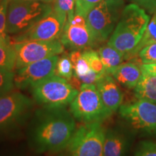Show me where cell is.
Wrapping results in <instances>:
<instances>
[{"instance_id":"cell-10","label":"cell","mask_w":156,"mask_h":156,"mask_svg":"<svg viewBox=\"0 0 156 156\" xmlns=\"http://www.w3.org/2000/svg\"><path fill=\"white\" fill-rule=\"evenodd\" d=\"M12 44L16 54L15 69H20L44 58L58 55L64 51V46L59 39L54 41H28Z\"/></svg>"},{"instance_id":"cell-25","label":"cell","mask_w":156,"mask_h":156,"mask_svg":"<svg viewBox=\"0 0 156 156\" xmlns=\"http://www.w3.org/2000/svg\"><path fill=\"white\" fill-rule=\"evenodd\" d=\"M75 0H54L53 10L71 18L75 15Z\"/></svg>"},{"instance_id":"cell-33","label":"cell","mask_w":156,"mask_h":156,"mask_svg":"<svg viewBox=\"0 0 156 156\" xmlns=\"http://www.w3.org/2000/svg\"><path fill=\"white\" fill-rule=\"evenodd\" d=\"M9 1H12V0H9ZM23 1H34V2H47L49 3L53 0H23Z\"/></svg>"},{"instance_id":"cell-1","label":"cell","mask_w":156,"mask_h":156,"mask_svg":"<svg viewBox=\"0 0 156 156\" xmlns=\"http://www.w3.org/2000/svg\"><path fill=\"white\" fill-rule=\"evenodd\" d=\"M76 129L75 119L67 108L41 107L29 124L28 143L38 154L58 153L66 150Z\"/></svg>"},{"instance_id":"cell-30","label":"cell","mask_w":156,"mask_h":156,"mask_svg":"<svg viewBox=\"0 0 156 156\" xmlns=\"http://www.w3.org/2000/svg\"><path fill=\"white\" fill-rule=\"evenodd\" d=\"M132 3L140 6L150 13H154L156 10V0H129Z\"/></svg>"},{"instance_id":"cell-26","label":"cell","mask_w":156,"mask_h":156,"mask_svg":"<svg viewBox=\"0 0 156 156\" xmlns=\"http://www.w3.org/2000/svg\"><path fill=\"white\" fill-rule=\"evenodd\" d=\"M134 156H156V141L144 140L140 142Z\"/></svg>"},{"instance_id":"cell-11","label":"cell","mask_w":156,"mask_h":156,"mask_svg":"<svg viewBox=\"0 0 156 156\" xmlns=\"http://www.w3.org/2000/svg\"><path fill=\"white\" fill-rule=\"evenodd\" d=\"M59 40L71 51L90 49L98 44L87 24L86 17L76 13L71 18H67Z\"/></svg>"},{"instance_id":"cell-24","label":"cell","mask_w":156,"mask_h":156,"mask_svg":"<svg viewBox=\"0 0 156 156\" xmlns=\"http://www.w3.org/2000/svg\"><path fill=\"white\" fill-rule=\"evenodd\" d=\"M82 55L87 62L90 67L93 71L98 74L106 73L104 66H103L99 54L96 51L90 48V49L85 50L82 52Z\"/></svg>"},{"instance_id":"cell-35","label":"cell","mask_w":156,"mask_h":156,"mask_svg":"<svg viewBox=\"0 0 156 156\" xmlns=\"http://www.w3.org/2000/svg\"><path fill=\"white\" fill-rule=\"evenodd\" d=\"M0 1H1V2H2V1H3V0H0Z\"/></svg>"},{"instance_id":"cell-28","label":"cell","mask_w":156,"mask_h":156,"mask_svg":"<svg viewBox=\"0 0 156 156\" xmlns=\"http://www.w3.org/2000/svg\"><path fill=\"white\" fill-rule=\"evenodd\" d=\"M142 64L156 63V43L145 46L137 54Z\"/></svg>"},{"instance_id":"cell-19","label":"cell","mask_w":156,"mask_h":156,"mask_svg":"<svg viewBox=\"0 0 156 156\" xmlns=\"http://www.w3.org/2000/svg\"><path fill=\"white\" fill-rule=\"evenodd\" d=\"M156 43V10L154 12L153 17L148 23L147 28L144 33L143 36L140 41L138 43L134 50L126 56L125 59H131L137 56L140 51L145 46Z\"/></svg>"},{"instance_id":"cell-20","label":"cell","mask_w":156,"mask_h":156,"mask_svg":"<svg viewBox=\"0 0 156 156\" xmlns=\"http://www.w3.org/2000/svg\"><path fill=\"white\" fill-rule=\"evenodd\" d=\"M16 54L14 45L11 41L0 44V68L14 71L15 69Z\"/></svg>"},{"instance_id":"cell-29","label":"cell","mask_w":156,"mask_h":156,"mask_svg":"<svg viewBox=\"0 0 156 156\" xmlns=\"http://www.w3.org/2000/svg\"><path fill=\"white\" fill-rule=\"evenodd\" d=\"M9 2V0H3L0 5V34L2 36H7L6 32V27H7V16Z\"/></svg>"},{"instance_id":"cell-22","label":"cell","mask_w":156,"mask_h":156,"mask_svg":"<svg viewBox=\"0 0 156 156\" xmlns=\"http://www.w3.org/2000/svg\"><path fill=\"white\" fill-rule=\"evenodd\" d=\"M15 72L0 68V98L12 92L15 86Z\"/></svg>"},{"instance_id":"cell-17","label":"cell","mask_w":156,"mask_h":156,"mask_svg":"<svg viewBox=\"0 0 156 156\" xmlns=\"http://www.w3.org/2000/svg\"><path fill=\"white\" fill-rule=\"evenodd\" d=\"M134 93L138 100L156 104V75L142 68L141 77L134 87Z\"/></svg>"},{"instance_id":"cell-21","label":"cell","mask_w":156,"mask_h":156,"mask_svg":"<svg viewBox=\"0 0 156 156\" xmlns=\"http://www.w3.org/2000/svg\"><path fill=\"white\" fill-rule=\"evenodd\" d=\"M69 56L73 64L74 75L77 78L84 77L92 70L87 62L82 55L80 51H72L71 53L69 54Z\"/></svg>"},{"instance_id":"cell-9","label":"cell","mask_w":156,"mask_h":156,"mask_svg":"<svg viewBox=\"0 0 156 156\" xmlns=\"http://www.w3.org/2000/svg\"><path fill=\"white\" fill-rule=\"evenodd\" d=\"M120 116L132 129L142 134L156 136V104L138 100L122 104L119 108Z\"/></svg>"},{"instance_id":"cell-7","label":"cell","mask_w":156,"mask_h":156,"mask_svg":"<svg viewBox=\"0 0 156 156\" xmlns=\"http://www.w3.org/2000/svg\"><path fill=\"white\" fill-rule=\"evenodd\" d=\"M124 0H103L86 17L97 44L106 41L116 28L124 8Z\"/></svg>"},{"instance_id":"cell-18","label":"cell","mask_w":156,"mask_h":156,"mask_svg":"<svg viewBox=\"0 0 156 156\" xmlns=\"http://www.w3.org/2000/svg\"><path fill=\"white\" fill-rule=\"evenodd\" d=\"M98 53L104 66L106 73L108 74H111L124 60V54L108 44L101 46Z\"/></svg>"},{"instance_id":"cell-8","label":"cell","mask_w":156,"mask_h":156,"mask_svg":"<svg viewBox=\"0 0 156 156\" xmlns=\"http://www.w3.org/2000/svg\"><path fill=\"white\" fill-rule=\"evenodd\" d=\"M105 132L101 122L81 124L66 148L67 153L69 156H104Z\"/></svg>"},{"instance_id":"cell-6","label":"cell","mask_w":156,"mask_h":156,"mask_svg":"<svg viewBox=\"0 0 156 156\" xmlns=\"http://www.w3.org/2000/svg\"><path fill=\"white\" fill-rule=\"evenodd\" d=\"M35 101L20 91L0 98V134L20 126L32 115Z\"/></svg>"},{"instance_id":"cell-31","label":"cell","mask_w":156,"mask_h":156,"mask_svg":"<svg viewBox=\"0 0 156 156\" xmlns=\"http://www.w3.org/2000/svg\"><path fill=\"white\" fill-rule=\"evenodd\" d=\"M141 67L142 69L147 70L150 73L156 75V63L154 64H141Z\"/></svg>"},{"instance_id":"cell-13","label":"cell","mask_w":156,"mask_h":156,"mask_svg":"<svg viewBox=\"0 0 156 156\" xmlns=\"http://www.w3.org/2000/svg\"><path fill=\"white\" fill-rule=\"evenodd\" d=\"M58 57V55L51 56L16 69L14 80L15 87L21 90L30 88L39 82L55 75Z\"/></svg>"},{"instance_id":"cell-4","label":"cell","mask_w":156,"mask_h":156,"mask_svg":"<svg viewBox=\"0 0 156 156\" xmlns=\"http://www.w3.org/2000/svg\"><path fill=\"white\" fill-rule=\"evenodd\" d=\"M34 100L44 108H67L79 91L67 80L54 75L30 87Z\"/></svg>"},{"instance_id":"cell-14","label":"cell","mask_w":156,"mask_h":156,"mask_svg":"<svg viewBox=\"0 0 156 156\" xmlns=\"http://www.w3.org/2000/svg\"><path fill=\"white\" fill-rule=\"evenodd\" d=\"M101 100L105 106L114 113L122 106L124 95L119 87V84L110 74H104L95 84Z\"/></svg>"},{"instance_id":"cell-12","label":"cell","mask_w":156,"mask_h":156,"mask_svg":"<svg viewBox=\"0 0 156 156\" xmlns=\"http://www.w3.org/2000/svg\"><path fill=\"white\" fill-rule=\"evenodd\" d=\"M67 16L52 10L30 28L13 37L12 44L28 41H54L60 38Z\"/></svg>"},{"instance_id":"cell-2","label":"cell","mask_w":156,"mask_h":156,"mask_svg":"<svg viewBox=\"0 0 156 156\" xmlns=\"http://www.w3.org/2000/svg\"><path fill=\"white\" fill-rule=\"evenodd\" d=\"M149 22L150 16L140 6H125L108 44L122 52L125 59L140 41Z\"/></svg>"},{"instance_id":"cell-23","label":"cell","mask_w":156,"mask_h":156,"mask_svg":"<svg viewBox=\"0 0 156 156\" xmlns=\"http://www.w3.org/2000/svg\"><path fill=\"white\" fill-rule=\"evenodd\" d=\"M55 75L67 80V81L71 79L74 75V69L69 56L63 55L61 57H58L56 65Z\"/></svg>"},{"instance_id":"cell-5","label":"cell","mask_w":156,"mask_h":156,"mask_svg":"<svg viewBox=\"0 0 156 156\" xmlns=\"http://www.w3.org/2000/svg\"><path fill=\"white\" fill-rule=\"evenodd\" d=\"M69 111L76 120L83 124L101 122L113 114L105 106L95 85L83 84L69 104Z\"/></svg>"},{"instance_id":"cell-27","label":"cell","mask_w":156,"mask_h":156,"mask_svg":"<svg viewBox=\"0 0 156 156\" xmlns=\"http://www.w3.org/2000/svg\"><path fill=\"white\" fill-rule=\"evenodd\" d=\"M103 0H75V13L87 17V15L95 6Z\"/></svg>"},{"instance_id":"cell-15","label":"cell","mask_w":156,"mask_h":156,"mask_svg":"<svg viewBox=\"0 0 156 156\" xmlns=\"http://www.w3.org/2000/svg\"><path fill=\"white\" fill-rule=\"evenodd\" d=\"M131 145V136L126 132L118 128L106 130L104 156H127Z\"/></svg>"},{"instance_id":"cell-32","label":"cell","mask_w":156,"mask_h":156,"mask_svg":"<svg viewBox=\"0 0 156 156\" xmlns=\"http://www.w3.org/2000/svg\"><path fill=\"white\" fill-rule=\"evenodd\" d=\"M9 40H10V38L8 36H2V35L0 34V44L6 41H8Z\"/></svg>"},{"instance_id":"cell-16","label":"cell","mask_w":156,"mask_h":156,"mask_svg":"<svg viewBox=\"0 0 156 156\" xmlns=\"http://www.w3.org/2000/svg\"><path fill=\"white\" fill-rule=\"evenodd\" d=\"M110 75L124 88L134 90L141 77V64L132 62L122 63L113 70Z\"/></svg>"},{"instance_id":"cell-3","label":"cell","mask_w":156,"mask_h":156,"mask_svg":"<svg viewBox=\"0 0 156 156\" xmlns=\"http://www.w3.org/2000/svg\"><path fill=\"white\" fill-rule=\"evenodd\" d=\"M53 7L47 2L23 0L9 1L6 32L9 34L23 33L49 15Z\"/></svg>"},{"instance_id":"cell-34","label":"cell","mask_w":156,"mask_h":156,"mask_svg":"<svg viewBox=\"0 0 156 156\" xmlns=\"http://www.w3.org/2000/svg\"><path fill=\"white\" fill-rule=\"evenodd\" d=\"M56 156H69V154H68L67 153H58V155H56Z\"/></svg>"}]
</instances>
